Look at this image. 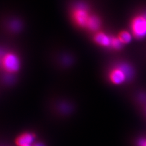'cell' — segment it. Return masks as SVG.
Wrapping results in <instances>:
<instances>
[{
    "label": "cell",
    "instance_id": "6da1fadb",
    "mask_svg": "<svg viewBox=\"0 0 146 146\" xmlns=\"http://www.w3.org/2000/svg\"><path fill=\"white\" fill-rule=\"evenodd\" d=\"M131 28L133 35L137 39L146 37V17L142 13L135 16L131 21Z\"/></svg>",
    "mask_w": 146,
    "mask_h": 146
},
{
    "label": "cell",
    "instance_id": "7a4b0ae2",
    "mask_svg": "<svg viewBox=\"0 0 146 146\" xmlns=\"http://www.w3.org/2000/svg\"><path fill=\"white\" fill-rule=\"evenodd\" d=\"M2 64L5 71L8 73H16L20 68L19 58L17 55L12 52L5 54L2 58Z\"/></svg>",
    "mask_w": 146,
    "mask_h": 146
},
{
    "label": "cell",
    "instance_id": "3957f363",
    "mask_svg": "<svg viewBox=\"0 0 146 146\" xmlns=\"http://www.w3.org/2000/svg\"><path fill=\"white\" fill-rule=\"evenodd\" d=\"M75 8L73 13L74 21L78 26L87 28L92 15L89 14L86 6L82 3H78Z\"/></svg>",
    "mask_w": 146,
    "mask_h": 146
},
{
    "label": "cell",
    "instance_id": "277c9868",
    "mask_svg": "<svg viewBox=\"0 0 146 146\" xmlns=\"http://www.w3.org/2000/svg\"><path fill=\"white\" fill-rule=\"evenodd\" d=\"M110 80L115 85H121L128 81L125 73L117 66L110 72Z\"/></svg>",
    "mask_w": 146,
    "mask_h": 146
},
{
    "label": "cell",
    "instance_id": "5b68a950",
    "mask_svg": "<svg viewBox=\"0 0 146 146\" xmlns=\"http://www.w3.org/2000/svg\"><path fill=\"white\" fill-rule=\"evenodd\" d=\"M35 135L30 132L21 134L16 140L17 146H28L31 145L35 142Z\"/></svg>",
    "mask_w": 146,
    "mask_h": 146
},
{
    "label": "cell",
    "instance_id": "8992f818",
    "mask_svg": "<svg viewBox=\"0 0 146 146\" xmlns=\"http://www.w3.org/2000/svg\"><path fill=\"white\" fill-rule=\"evenodd\" d=\"M113 37H110L107 34L99 32L95 34L94 41L101 47H111Z\"/></svg>",
    "mask_w": 146,
    "mask_h": 146
},
{
    "label": "cell",
    "instance_id": "52a82bcc",
    "mask_svg": "<svg viewBox=\"0 0 146 146\" xmlns=\"http://www.w3.org/2000/svg\"><path fill=\"white\" fill-rule=\"evenodd\" d=\"M130 146H146V131L137 133L131 138Z\"/></svg>",
    "mask_w": 146,
    "mask_h": 146
},
{
    "label": "cell",
    "instance_id": "ba28073f",
    "mask_svg": "<svg viewBox=\"0 0 146 146\" xmlns=\"http://www.w3.org/2000/svg\"><path fill=\"white\" fill-rule=\"evenodd\" d=\"M119 68H121L123 72L125 73L128 81H130L133 78L134 75V69L131 66L127 63H121L117 66Z\"/></svg>",
    "mask_w": 146,
    "mask_h": 146
},
{
    "label": "cell",
    "instance_id": "9c48e42d",
    "mask_svg": "<svg viewBox=\"0 0 146 146\" xmlns=\"http://www.w3.org/2000/svg\"><path fill=\"white\" fill-rule=\"evenodd\" d=\"M118 38H119L121 42L124 44L129 43V42H131L132 39V36L129 32L127 31H122L119 34Z\"/></svg>",
    "mask_w": 146,
    "mask_h": 146
},
{
    "label": "cell",
    "instance_id": "30bf717a",
    "mask_svg": "<svg viewBox=\"0 0 146 146\" xmlns=\"http://www.w3.org/2000/svg\"><path fill=\"white\" fill-rule=\"evenodd\" d=\"M123 44L121 42L118 37H113L112 38V42H111V47L115 50H120L122 47H123Z\"/></svg>",
    "mask_w": 146,
    "mask_h": 146
}]
</instances>
